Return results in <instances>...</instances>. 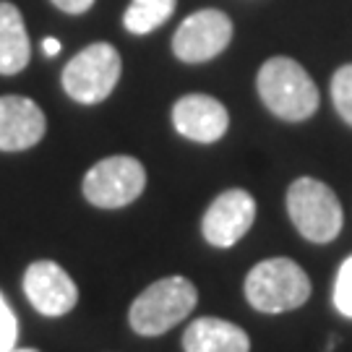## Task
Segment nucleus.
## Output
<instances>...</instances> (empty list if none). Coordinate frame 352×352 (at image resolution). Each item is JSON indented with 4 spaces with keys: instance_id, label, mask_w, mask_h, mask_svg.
I'll list each match as a JSON object with an SVG mask.
<instances>
[{
    "instance_id": "f257e3e1",
    "label": "nucleus",
    "mask_w": 352,
    "mask_h": 352,
    "mask_svg": "<svg viewBox=\"0 0 352 352\" xmlns=\"http://www.w3.org/2000/svg\"><path fill=\"white\" fill-rule=\"evenodd\" d=\"M258 97L282 120L300 123L318 110V87L298 60L277 55L269 58L256 76Z\"/></svg>"
},
{
    "instance_id": "f03ea898",
    "label": "nucleus",
    "mask_w": 352,
    "mask_h": 352,
    "mask_svg": "<svg viewBox=\"0 0 352 352\" xmlns=\"http://www.w3.org/2000/svg\"><path fill=\"white\" fill-rule=\"evenodd\" d=\"M199 289L186 277H164L154 282L131 302L128 321L141 337H160L177 327L196 308Z\"/></svg>"
},
{
    "instance_id": "7ed1b4c3",
    "label": "nucleus",
    "mask_w": 352,
    "mask_h": 352,
    "mask_svg": "<svg viewBox=\"0 0 352 352\" xmlns=\"http://www.w3.org/2000/svg\"><path fill=\"white\" fill-rule=\"evenodd\" d=\"M311 298V279L292 258H266L245 277V300L261 314H287Z\"/></svg>"
},
{
    "instance_id": "20e7f679",
    "label": "nucleus",
    "mask_w": 352,
    "mask_h": 352,
    "mask_svg": "<svg viewBox=\"0 0 352 352\" xmlns=\"http://www.w3.org/2000/svg\"><path fill=\"white\" fill-rule=\"evenodd\" d=\"M287 214L295 230L311 243H331L342 232L344 214L337 193L316 177H298L287 188Z\"/></svg>"
},
{
    "instance_id": "39448f33",
    "label": "nucleus",
    "mask_w": 352,
    "mask_h": 352,
    "mask_svg": "<svg viewBox=\"0 0 352 352\" xmlns=\"http://www.w3.org/2000/svg\"><path fill=\"white\" fill-rule=\"evenodd\" d=\"M120 71V52L110 42H94L68 60L63 68V89L74 102L97 104L115 91Z\"/></svg>"
},
{
    "instance_id": "423d86ee",
    "label": "nucleus",
    "mask_w": 352,
    "mask_h": 352,
    "mask_svg": "<svg viewBox=\"0 0 352 352\" xmlns=\"http://www.w3.org/2000/svg\"><path fill=\"white\" fill-rule=\"evenodd\" d=\"M146 186V170L136 157L115 154L100 160L84 175L81 190L91 206L100 209H123L133 204L144 193Z\"/></svg>"
},
{
    "instance_id": "0eeeda50",
    "label": "nucleus",
    "mask_w": 352,
    "mask_h": 352,
    "mask_svg": "<svg viewBox=\"0 0 352 352\" xmlns=\"http://www.w3.org/2000/svg\"><path fill=\"white\" fill-rule=\"evenodd\" d=\"M232 39V21L230 16L217 8L190 13L183 24L177 26L173 37V52L183 63H206L217 58Z\"/></svg>"
},
{
    "instance_id": "6e6552de",
    "label": "nucleus",
    "mask_w": 352,
    "mask_h": 352,
    "mask_svg": "<svg viewBox=\"0 0 352 352\" xmlns=\"http://www.w3.org/2000/svg\"><path fill=\"white\" fill-rule=\"evenodd\" d=\"M253 219H256V201L251 193L243 188H230L219 193L204 212V240L214 248H230L240 238H245Z\"/></svg>"
},
{
    "instance_id": "1a4fd4ad",
    "label": "nucleus",
    "mask_w": 352,
    "mask_h": 352,
    "mask_svg": "<svg viewBox=\"0 0 352 352\" xmlns=\"http://www.w3.org/2000/svg\"><path fill=\"white\" fill-rule=\"evenodd\" d=\"M26 300L42 316H65L78 302V287L71 274L55 261H34L24 272Z\"/></svg>"
},
{
    "instance_id": "9d476101",
    "label": "nucleus",
    "mask_w": 352,
    "mask_h": 352,
    "mask_svg": "<svg viewBox=\"0 0 352 352\" xmlns=\"http://www.w3.org/2000/svg\"><path fill=\"white\" fill-rule=\"evenodd\" d=\"M173 126L183 139L214 144L227 133L230 115L225 104L209 94H186L173 104Z\"/></svg>"
},
{
    "instance_id": "9b49d317",
    "label": "nucleus",
    "mask_w": 352,
    "mask_h": 352,
    "mask_svg": "<svg viewBox=\"0 0 352 352\" xmlns=\"http://www.w3.org/2000/svg\"><path fill=\"white\" fill-rule=\"evenodd\" d=\"M47 131L45 113L34 100L6 94L0 97V151H26L37 146Z\"/></svg>"
},
{
    "instance_id": "f8f14e48",
    "label": "nucleus",
    "mask_w": 352,
    "mask_h": 352,
    "mask_svg": "<svg viewBox=\"0 0 352 352\" xmlns=\"http://www.w3.org/2000/svg\"><path fill=\"white\" fill-rule=\"evenodd\" d=\"M186 352H251L248 334L225 318H196L183 334Z\"/></svg>"
},
{
    "instance_id": "ddd939ff",
    "label": "nucleus",
    "mask_w": 352,
    "mask_h": 352,
    "mask_svg": "<svg viewBox=\"0 0 352 352\" xmlns=\"http://www.w3.org/2000/svg\"><path fill=\"white\" fill-rule=\"evenodd\" d=\"M29 58H32V45L26 34L24 16L13 3L0 0V76L21 74L29 65Z\"/></svg>"
},
{
    "instance_id": "4468645a",
    "label": "nucleus",
    "mask_w": 352,
    "mask_h": 352,
    "mask_svg": "<svg viewBox=\"0 0 352 352\" xmlns=\"http://www.w3.org/2000/svg\"><path fill=\"white\" fill-rule=\"evenodd\" d=\"M175 3L177 0H131L123 13V26L131 34H149L173 16Z\"/></svg>"
},
{
    "instance_id": "2eb2a0df",
    "label": "nucleus",
    "mask_w": 352,
    "mask_h": 352,
    "mask_svg": "<svg viewBox=\"0 0 352 352\" xmlns=\"http://www.w3.org/2000/svg\"><path fill=\"white\" fill-rule=\"evenodd\" d=\"M331 102L342 120L352 126V63L337 68V74L331 76Z\"/></svg>"
},
{
    "instance_id": "dca6fc26",
    "label": "nucleus",
    "mask_w": 352,
    "mask_h": 352,
    "mask_svg": "<svg viewBox=\"0 0 352 352\" xmlns=\"http://www.w3.org/2000/svg\"><path fill=\"white\" fill-rule=\"evenodd\" d=\"M334 305L342 316L352 318V256L342 261L334 279Z\"/></svg>"
},
{
    "instance_id": "f3484780",
    "label": "nucleus",
    "mask_w": 352,
    "mask_h": 352,
    "mask_svg": "<svg viewBox=\"0 0 352 352\" xmlns=\"http://www.w3.org/2000/svg\"><path fill=\"white\" fill-rule=\"evenodd\" d=\"M16 340H19V321H16V314L8 305V300L0 292V352L13 350Z\"/></svg>"
},
{
    "instance_id": "a211bd4d",
    "label": "nucleus",
    "mask_w": 352,
    "mask_h": 352,
    "mask_svg": "<svg viewBox=\"0 0 352 352\" xmlns=\"http://www.w3.org/2000/svg\"><path fill=\"white\" fill-rule=\"evenodd\" d=\"M55 8H60L63 13H74V16H78V13H87L91 6H94V0H50Z\"/></svg>"
},
{
    "instance_id": "6ab92c4d",
    "label": "nucleus",
    "mask_w": 352,
    "mask_h": 352,
    "mask_svg": "<svg viewBox=\"0 0 352 352\" xmlns=\"http://www.w3.org/2000/svg\"><path fill=\"white\" fill-rule=\"evenodd\" d=\"M42 50H45V55H58L60 52V42L55 37H47L42 42Z\"/></svg>"
},
{
    "instance_id": "aec40b11",
    "label": "nucleus",
    "mask_w": 352,
    "mask_h": 352,
    "mask_svg": "<svg viewBox=\"0 0 352 352\" xmlns=\"http://www.w3.org/2000/svg\"><path fill=\"white\" fill-rule=\"evenodd\" d=\"M8 352H39V350H34V347H24V350H16V347H13V350H8Z\"/></svg>"
}]
</instances>
